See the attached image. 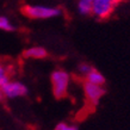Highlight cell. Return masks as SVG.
<instances>
[{
    "instance_id": "8",
    "label": "cell",
    "mask_w": 130,
    "mask_h": 130,
    "mask_svg": "<svg viewBox=\"0 0 130 130\" xmlns=\"http://www.w3.org/2000/svg\"><path fill=\"white\" fill-rule=\"evenodd\" d=\"M92 1L93 0H79L78 1V11L83 16H90L92 13Z\"/></svg>"
},
{
    "instance_id": "13",
    "label": "cell",
    "mask_w": 130,
    "mask_h": 130,
    "mask_svg": "<svg viewBox=\"0 0 130 130\" xmlns=\"http://www.w3.org/2000/svg\"><path fill=\"white\" fill-rule=\"evenodd\" d=\"M115 3H116V4H118V3H121V1H123V0H113Z\"/></svg>"
},
{
    "instance_id": "7",
    "label": "cell",
    "mask_w": 130,
    "mask_h": 130,
    "mask_svg": "<svg viewBox=\"0 0 130 130\" xmlns=\"http://www.w3.org/2000/svg\"><path fill=\"white\" fill-rule=\"evenodd\" d=\"M85 80L88 81V83L97 84V85H104V84H105V76H104L100 72L94 69V68L85 76Z\"/></svg>"
},
{
    "instance_id": "9",
    "label": "cell",
    "mask_w": 130,
    "mask_h": 130,
    "mask_svg": "<svg viewBox=\"0 0 130 130\" xmlns=\"http://www.w3.org/2000/svg\"><path fill=\"white\" fill-rule=\"evenodd\" d=\"M8 80H10V74H8L7 68L0 62V87L3 86V85H5Z\"/></svg>"
},
{
    "instance_id": "5",
    "label": "cell",
    "mask_w": 130,
    "mask_h": 130,
    "mask_svg": "<svg viewBox=\"0 0 130 130\" xmlns=\"http://www.w3.org/2000/svg\"><path fill=\"white\" fill-rule=\"evenodd\" d=\"M84 93H85L87 102L92 105H95L104 95L105 88H104V85H97V84L88 83L85 80L84 81Z\"/></svg>"
},
{
    "instance_id": "6",
    "label": "cell",
    "mask_w": 130,
    "mask_h": 130,
    "mask_svg": "<svg viewBox=\"0 0 130 130\" xmlns=\"http://www.w3.org/2000/svg\"><path fill=\"white\" fill-rule=\"evenodd\" d=\"M48 51L42 47H30L24 51V57L26 59H35V60H41L47 57Z\"/></svg>"
},
{
    "instance_id": "10",
    "label": "cell",
    "mask_w": 130,
    "mask_h": 130,
    "mask_svg": "<svg viewBox=\"0 0 130 130\" xmlns=\"http://www.w3.org/2000/svg\"><path fill=\"white\" fill-rule=\"evenodd\" d=\"M93 69V67L91 66L90 63H86V62H83L80 63L79 66H78V73H79V75H81V76H86L88 73H90L91 71Z\"/></svg>"
},
{
    "instance_id": "2",
    "label": "cell",
    "mask_w": 130,
    "mask_h": 130,
    "mask_svg": "<svg viewBox=\"0 0 130 130\" xmlns=\"http://www.w3.org/2000/svg\"><path fill=\"white\" fill-rule=\"evenodd\" d=\"M23 13L31 19H50L61 14L59 7H51L44 5H25L23 7Z\"/></svg>"
},
{
    "instance_id": "12",
    "label": "cell",
    "mask_w": 130,
    "mask_h": 130,
    "mask_svg": "<svg viewBox=\"0 0 130 130\" xmlns=\"http://www.w3.org/2000/svg\"><path fill=\"white\" fill-rule=\"evenodd\" d=\"M55 129L56 130H75L76 126L72 125V124H68V123H66V122H61L56 125Z\"/></svg>"
},
{
    "instance_id": "4",
    "label": "cell",
    "mask_w": 130,
    "mask_h": 130,
    "mask_svg": "<svg viewBox=\"0 0 130 130\" xmlns=\"http://www.w3.org/2000/svg\"><path fill=\"white\" fill-rule=\"evenodd\" d=\"M0 90L3 92V95L5 98H18V97H24L28 93V88L24 84L19 81H11L8 80L7 83L0 87Z\"/></svg>"
},
{
    "instance_id": "3",
    "label": "cell",
    "mask_w": 130,
    "mask_h": 130,
    "mask_svg": "<svg viewBox=\"0 0 130 130\" xmlns=\"http://www.w3.org/2000/svg\"><path fill=\"white\" fill-rule=\"evenodd\" d=\"M116 3L113 0H93L92 1V16L98 19H106L113 13Z\"/></svg>"
},
{
    "instance_id": "11",
    "label": "cell",
    "mask_w": 130,
    "mask_h": 130,
    "mask_svg": "<svg viewBox=\"0 0 130 130\" xmlns=\"http://www.w3.org/2000/svg\"><path fill=\"white\" fill-rule=\"evenodd\" d=\"M0 30H4V31H12L13 30V25L11 24V22L8 20V18L4 16H0Z\"/></svg>"
},
{
    "instance_id": "1",
    "label": "cell",
    "mask_w": 130,
    "mask_h": 130,
    "mask_svg": "<svg viewBox=\"0 0 130 130\" xmlns=\"http://www.w3.org/2000/svg\"><path fill=\"white\" fill-rule=\"evenodd\" d=\"M51 87H53V94L55 98L62 99L68 93L69 84H71V76L63 69H56L51 74Z\"/></svg>"
}]
</instances>
